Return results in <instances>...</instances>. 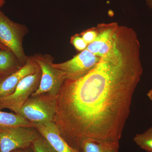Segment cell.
I'll list each match as a JSON object with an SVG mask.
<instances>
[{"mask_svg":"<svg viewBox=\"0 0 152 152\" xmlns=\"http://www.w3.org/2000/svg\"><path fill=\"white\" fill-rule=\"evenodd\" d=\"M140 47L135 31L121 26L113 48L91 70L63 83L53 122L77 151L88 140L119 143L143 72Z\"/></svg>","mask_w":152,"mask_h":152,"instance_id":"cell-1","label":"cell"},{"mask_svg":"<svg viewBox=\"0 0 152 152\" xmlns=\"http://www.w3.org/2000/svg\"><path fill=\"white\" fill-rule=\"evenodd\" d=\"M56 96L43 94L31 96L17 115L35 126L53 122L56 111Z\"/></svg>","mask_w":152,"mask_h":152,"instance_id":"cell-2","label":"cell"},{"mask_svg":"<svg viewBox=\"0 0 152 152\" xmlns=\"http://www.w3.org/2000/svg\"><path fill=\"white\" fill-rule=\"evenodd\" d=\"M28 31L26 26L13 21L0 9V42L13 53L22 66L28 58L23 45V38Z\"/></svg>","mask_w":152,"mask_h":152,"instance_id":"cell-3","label":"cell"},{"mask_svg":"<svg viewBox=\"0 0 152 152\" xmlns=\"http://www.w3.org/2000/svg\"><path fill=\"white\" fill-rule=\"evenodd\" d=\"M33 57L40 68L42 76L39 86L31 96L43 94L56 96L66 80L64 73L53 65L54 58L50 55L36 54Z\"/></svg>","mask_w":152,"mask_h":152,"instance_id":"cell-4","label":"cell"},{"mask_svg":"<svg viewBox=\"0 0 152 152\" xmlns=\"http://www.w3.org/2000/svg\"><path fill=\"white\" fill-rule=\"evenodd\" d=\"M40 134L35 127L0 126L1 152L31 147Z\"/></svg>","mask_w":152,"mask_h":152,"instance_id":"cell-5","label":"cell"},{"mask_svg":"<svg viewBox=\"0 0 152 152\" xmlns=\"http://www.w3.org/2000/svg\"><path fill=\"white\" fill-rule=\"evenodd\" d=\"M40 68L34 73L25 77L19 83L12 94L0 97V110L7 109L18 114L23 105L37 89L40 83Z\"/></svg>","mask_w":152,"mask_h":152,"instance_id":"cell-6","label":"cell"},{"mask_svg":"<svg viewBox=\"0 0 152 152\" xmlns=\"http://www.w3.org/2000/svg\"><path fill=\"white\" fill-rule=\"evenodd\" d=\"M86 49L71 59L60 64L53 63V65L64 72L66 80L80 78L88 74L96 65L100 60Z\"/></svg>","mask_w":152,"mask_h":152,"instance_id":"cell-7","label":"cell"},{"mask_svg":"<svg viewBox=\"0 0 152 152\" xmlns=\"http://www.w3.org/2000/svg\"><path fill=\"white\" fill-rule=\"evenodd\" d=\"M120 26L117 23L99 24L96 28L97 36L86 49L99 58L110 51L116 39Z\"/></svg>","mask_w":152,"mask_h":152,"instance_id":"cell-8","label":"cell"},{"mask_svg":"<svg viewBox=\"0 0 152 152\" xmlns=\"http://www.w3.org/2000/svg\"><path fill=\"white\" fill-rule=\"evenodd\" d=\"M39 66L34 57H28L26 63L18 71L7 77L0 84V97L13 93L20 82L26 76L35 73Z\"/></svg>","mask_w":152,"mask_h":152,"instance_id":"cell-9","label":"cell"},{"mask_svg":"<svg viewBox=\"0 0 152 152\" xmlns=\"http://www.w3.org/2000/svg\"><path fill=\"white\" fill-rule=\"evenodd\" d=\"M56 152H78L67 143L53 122L35 126Z\"/></svg>","mask_w":152,"mask_h":152,"instance_id":"cell-10","label":"cell"},{"mask_svg":"<svg viewBox=\"0 0 152 152\" xmlns=\"http://www.w3.org/2000/svg\"><path fill=\"white\" fill-rule=\"evenodd\" d=\"M22 66L12 52L9 50L0 49V76L6 78Z\"/></svg>","mask_w":152,"mask_h":152,"instance_id":"cell-11","label":"cell"},{"mask_svg":"<svg viewBox=\"0 0 152 152\" xmlns=\"http://www.w3.org/2000/svg\"><path fill=\"white\" fill-rule=\"evenodd\" d=\"M119 143L88 140L82 144L79 152H118Z\"/></svg>","mask_w":152,"mask_h":152,"instance_id":"cell-12","label":"cell"},{"mask_svg":"<svg viewBox=\"0 0 152 152\" xmlns=\"http://www.w3.org/2000/svg\"><path fill=\"white\" fill-rule=\"evenodd\" d=\"M0 126H23L35 127L28 121L16 114L1 111L0 110Z\"/></svg>","mask_w":152,"mask_h":152,"instance_id":"cell-13","label":"cell"},{"mask_svg":"<svg viewBox=\"0 0 152 152\" xmlns=\"http://www.w3.org/2000/svg\"><path fill=\"white\" fill-rule=\"evenodd\" d=\"M134 141L142 149L152 152V127L142 134H136Z\"/></svg>","mask_w":152,"mask_h":152,"instance_id":"cell-14","label":"cell"},{"mask_svg":"<svg viewBox=\"0 0 152 152\" xmlns=\"http://www.w3.org/2000/svg\"><path fill=\"white\" fill-rule=\"evenodd\" d=\"M31 147L34 152H56L41 134L33 142Z\"/></svg>","mask_w":152,"mask_h":152,"instance_id":"cell-15","label":"cell"},{"mask_svg":"<svg viewBox=\"0 0 152 152\" xmlns=\"http://www.w3.org/2000/svg\"><path fill=\"white\" fill-rule=\"evenodd\" d=\"M71 43L77 51L82 52L86 49L88 45L84 40L80 34H76L71 38Z\"/></svg>","mask_w":152,"mask_h":152,"instance_id":"cell-16","label":"cell"},{"mask_svg":"<svg viewBox=\"0 0 152 152\" xmlns=\"http://www.w3.org/2000/svg\"><path fill=\"white\" fill-rule=\"evenodd\" d=\"M96 28H93L83 31L80 34L84 40L88 45L92 43L97 36Z\"/></svg>","mask_w":152,"mask_h":152,"instance_id":"cell-17","label":"cell"},{"mask_svg":"<svg viewBox=\"0 0 152 152\" xmlns=\"http://www.w3.org/2000/svg\"><path fill=\"white\" fill-rule=\"evenodd\" d=\"M11 152H34L31 147H29L28 148H23L18 149L14 150Z\"/></svg>","mask_w":152,"mask_h":152,"instance_id":"cell-18","label":"cell"},{"mask_svg":"<svg viewBox=\"0 0 152 152\" xmlns=\"http://www.w3.org/2000/svg\"><path fill=\"white\" fill-rule=\"evenodd\" d=\"M147 6L150 9H152V0H145Z\"/></svg>","mask_w":152,"mask_h":152,"instance_id":"cell-19","label":"cell"},{"mask_svg":"<svg viewBox=\"0 0 152 152\" xmlns=\"http://www.w3.org/2000/svg\"><path fill=\"white\" fill-rule=\"evenodd\" d=\"M147 96L152 101V89L149 91L148 92L147 94Z\"/></svg>","mask_w":152,"mask_h":152,"instance_id":"cell-20","label":"cell"},{"mask_svg":"<svg viewBox=\"0 0 152 152\" xmlns=\"http://www.w3.org/2000/svg\"><path fill=\"white\" fill-rule=\"evenodd\" d=\"M0 49H2V50H9L4 45H3L1 42H0Z\"/></svg>","mask_w":152,"mask_h":152,"instance_id":"cell-21","label":"cell"},{"mask_svg":"<svg viewBox=\"0 0 152 152\" xmlns=\"http://www.w3.org/2000/svg\"><path fill=\"white\" fill-rule=\"evenodd\" d=\"M5 3V0H0V9L3 7Z\"/></svg>","mask_w":152,"mask_h":152,"instance_id":"cell-22","label":"cell"},{"mask_svg":"<svg viewBox=\"0 0 152 152\" xmlns=\"http://www.w3.org/2000/svg\"><path fill=\"white\" fill-rule=\"evenodd\" d=\"M5 78H6L4 77H1V76H0V84Z\"/></svg>","mask_w":152,"mask_h":152,"instance_id":"cell-23","label":"cell"},{"mask_svg":"<svg viewBox=\"0 0 152 152\" xmlns=\"http://www.w3.org/2000/svg\"><path fill=\"white\" fill-rule=\"evenodd\" d=\"M0 152H1V148H0Z\"/></svg>","mask_w":152,"mask_h":152,"instance_id":"cell-24","label":"cell"}]
</instances>
